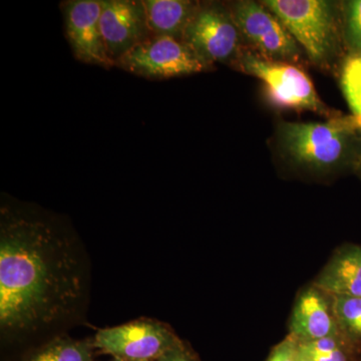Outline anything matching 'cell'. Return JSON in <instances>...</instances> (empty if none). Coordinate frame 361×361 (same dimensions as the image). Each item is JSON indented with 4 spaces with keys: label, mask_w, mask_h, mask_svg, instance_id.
I'll use <instances>...</instances> for the list:
<instances>
[{
    "label": "cell",
    "mask_w": 361,
    "mask_h": 361,
    "mask_svg": "<svg viewBox=\"0 0 361 361\" xmlns=\"http://www.w3.org/2000/svg\"><path fill=\"white\" fill-rule=\"evenodd\" d=\"M103 0H70L61 4L66 39L78 61L110 70L115 66L102 37Z\"/></svg>",
    "instance_id": "obj_9"
},
{
    "label": "cell",
    "mask_w": 361,
    "mask_h": 361,
    "mask_svg": "<svg viewBox=\"0 0 361 361\" xmlns=\"http://www.w3.org/2000/svg\"><path fill=\"white\" fill-rule=\"evenodd\" d=\"M270 11L283 23L308 61L331 70L345 49L341 4L325 0H265Z\"/></svg>",
    "instance_id": "obj_3"
},
{
    "label": "cell",
    "mask_w": 361,
    "mask_h": 361,
    "mask_svg": "<svg viewBox=\"0 0 361 361\" xmlns=\"http://www.w3.org/2000/svg\"><path fill=\"white\" fill-rule=\"evenodd\" d=\"M182 341L166 323L140 318L99 329L92 341L99 353L125 361H157Z\"/></svg>",
    "instance_id": "obj_8"
},
{
    "label": "cell",
    "mask_w": 361,
    "mask_h": 361,
    "mask_svg": "<svg viewBox=\"0 0 361 361\" xmlns=\"http://www.w3.org/2000/svg\"><path fill=\"white\" fill-rule=\"evenodd\" d=\"M278 145L296 167L331 172L361 161V128L353 116L341 113L326 122L280 123Z\"/></svg>",
    "instance_id": "obj_2"
},
{
    "label": "cell",
    "mask_w": 361,
    "mask_h": 361,
    "mask_svg": "<svg viewBox=\"0 0 361 361\" xmlns=\"http://www.w3.org/2000/svg\"><path fill=\"white\" fill-rule=\"evenodd\" d=\"M104 47L114 63L151 37L142 1L103 0L101 18Z\"/></svg>",
    "instance_id": "obj_10"
},
{
    "label": "cell",
    "mask_w": 361,
    "mask_h": 361,
    "mask_svg": "<svg viewBox=\"0 0 361 361\" xmlns=\"http://www.w3.org/2000/svg\"><path fill=\"white\" fill-rule=\"evenodd\" d=\"M116 68L148 80L186 77L212 70L182 39L151 35L116 61Z\"/></svg>",
    "instance_id": "obj_7"
},
{
    "label": "cell",
    "mask_w": 361,
    "mask_h": 361,
    "mask_svg": "<svg viewBox=\"0 0 361 361\" xmlns=\"http://www.w3.org/2000/svg\"><path fill=\"white\" fill-rule=\"evenodd\" d=\"M299 342L289 334L271 351L267 361H299Z\"/></svg>",
    "instance_id": "obj_17"
},
{
    "label": "cell",
    "mask_w": 361,
    "mask_h": 361,
    "mask_svg": "<svg viewBox=\"0 0 361 361\" xmlns=\"http://www.w3.org/2000/svg\"><path fill=\"white\" fill-rule=\"evenodd\" d=\"M341 334L348 342L361 343V297L332 296Z\"/></svg>",
    "instance_id": "obj_16"
},
{
    "label": "cell",
    "mask_w": 361,
    "mask_h": 361,
    "mask_svg": "<svg viewBox=\"0 0 361 361\" xmlns=\"http://www.w3.org/2000/svg\"><path fill=\"white\" fill-rule=\"evenodd\" d=\"M313 285L330 296L361 297V246L336 252Z\"/></svg>",
    "instance_id": "obj_12"
},
{
    "label": "cell",
    "mask_w": 361,
    "mask_h": 361,
    "mask_svg": "<svg viewBox=\"0 0 361 361\" xmlns=\"http://www.w3.org/2000/svg\"><path fill=\"white\" fill-rule=\"evenodd\" d=\"M185 42L209 65L233 66L247 49L228 4L200 2L183 35Z\"/></svg>",
    "instance_id": "obj_5"
},
{
    "label": "cell",
    "mask_w": 361,
    "mask_h": 361,
    "mask_svg": "<svg viewBox=\"0 0 361 361\" xmlns=\"http://www.w3.org/2000/svg\"><path fill=\"white\" fill-rule=\"evenodd\" d=\"M157 361H199V360L191 348L186 343L180 341Z\"/></svg>",
    "instance_id": "obj_18"
},
{
    "label": "cell",
    "mask_w": 361,
    "mask_h": 361,
    "mask_svg": "<svg viewBox=\"0 0 361 361\" xmlns=\"http://www.w3.org/2000/svg\"><path fill=\"white\" fill-rule=\"evenodd\" d=\"M110 361H125V360H118V358H113V360H111Z\"/></svg>",
    "instance_id": "obj_21"
},
{
    "label": "cell",
    "mask_w": 361,
    "mask_h": 361,
    "mask_svg": "<svg viewBox=\"0 0 361 361\" xmlns=\"http://www.w3.org/2000/svg\"><path fill=\"white\" fill-rule=\"evenodd\" d=\"M247 49L266 59L301 66L304 52L276 16L262 2L239 0L228 4Z\"/></svg>",
    "instance_id": "obj_6"
},
{
    "label": "cell",
    "mask_w": 361,
    "mask_h": 361,
    "mask_svg": "<svg viewBox=\"0 0 361 361\" xmlns=\"http://www.w3.org/2000/svg\"><path fill=\"white\" fill-rule=\"evenodd\" d=\"M89 268L75 234L44 214L2 207L0 332L23 341L68 322L87 295Z\"/></svg>",
    "instance_id": "obj_1"
},
{
    "label": "cell",
    "mask_w": 361,
    "mask_h": 361,
    "mask_svg": "<svg viewBox=\"0 0 361 361\" xmlns=\"http://www.w3.org/2000/svg\"><path fill=\"white\" fill-rule=\"evenodd\" d=\"M290 336L298 342L342 336L334 314L332 296L314 285L301 292L292 311Z\"/></svg>",
    "instance_id": "obj_11"
},
{
    "label": "cell",
    "mask_w": 361,
    "mask_h": 361,
    "mask_svg": "<svg viewBox=\"0 0 361 361\" xmlns=\"http://www.w3.org/2000/svg\"><path fill=\"white\" fill-rule=\"evenodd\" d=\"M299 355L310 361H348L345 350L330 351V353H318V351L306 350L299 348Z\"/></svg>",
    "instance_id": "obj_19"
},
{
    "label": "cell",
    "mask_w": 361,
    "mask_h": 361,
    "mask_svg": "<svg viewBox=\"0 0 361 361\" xmlns=\"http://www.w3.org/2000/svg\"><path fill=\"white\" fill-rule=\"evenodd\" d=\"M299 361H310L308 360H306V358L302 357L300 355H299Z\"/></svg>",
    "instance_id": "obj_20"
},
{
    "label": "cell",
    "mask_w": 361,
    "mask_h": 361,
    "mask_svg": "<svg viewBox=\"0 0 361 361\" xmlns=\"http://www.w3.org/2000/svg\"><path fill=\"white\" fill-rule=\"evenodd\" d=\"M341 85L353 118L361 128V54H348L341 68Z\"/></svg>",
    "instance_id": "obj_15"
},
{
    "label": "cell",
    "mask_w": 361,
    "mask_h": 361,
    "mask_svg": "<svg viewBox=\"0 0 361 361\" xmlns=\"http://www.w3.org/2000/svg\"><path fill=\"white\" fill-rule=\"evenodd\" d=\"M232 68L258 78L266 101L277 110L308 111L329 118L339 114L323 103L301 66L269 61L245 49Z\"/></svg>",
    "instance_id": "obj_4"
},
{
    "label": "cell",
    "mask_w": 361,
    "mask_h": 361,
    "mask_svg": "<svg viewBox=\"0 0 361 361\" xmlns=\"http://www.w3.org/2000/svg\"><path fill=\"white\" fill-rule=\"evenodd\" d=\"M92 341L58 336L35 349L23 361H94Z\"/></svg>",
    "instance_id": "obj_14"
},
{
    "label": "cell",
    "mask_w": 361,
    "mask_h": 361,
    "mask_svg": "<svg viewBox=\"0 0 361 361\" xmlns=\"http://www.w3.org/2000/svg\"><path fill=\"white\" fill-rule=\"evenodd\" d=\"M151 35L182 39L200 2L188 0H142ZM183 40V39H182Z\"/></svg>",
    "instance_id": "obj_13"
}]
</instances>
